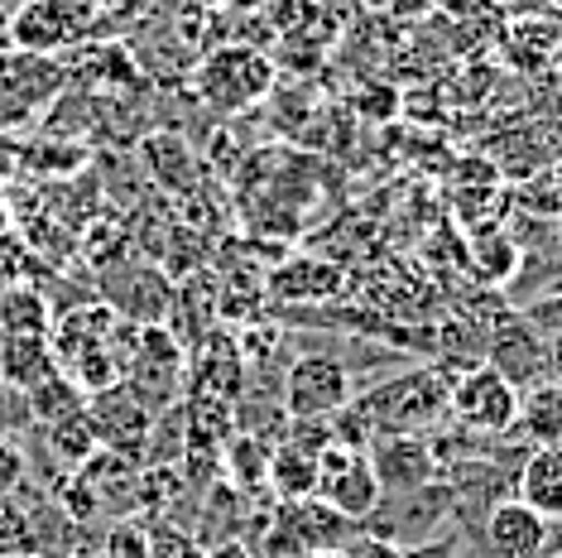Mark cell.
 Segmentation results:
<instances>
[{
	"instance_id": "1",
	"label": "cell",
	"mask_w": 562,
	"mask_h": 558,
	"mask_svg": "<svg viewBox=\"0 0 562 558\" xmlns=\"http://www.w3.org/2000/svg\"><path fill=\"white\" fill-rule=\"evenodd\" d=\"M101 15L106 10L97 0H24V5L10 10L5 34H10V48H20V54L58 58L92 40Z\"/></svg>"
},
{
	"instance_id": "2",
	"label": "cell",
	"mask_w": 562,
	"mask_h": 558,
	"mask_svg": "<svg viewBox=\"0 0 562 558\" xmlns=\"http://www.w3.org/2000/svg\"><path fill=\"white\" fill-rule=\"evenodd\" d=\"M193 87L198 97L207 101L212 111L222 116H236V111L255 107L260 97H270L274 87V58L260 54L250 44H222V48H207L193 72Z\"/></svg>"
},
{
	"instance_id": "3",
	"label": "cell",
	"mask_w": 562,
	"mask_h": 558,
	"mask_svg": "<svg viewBox=\"0 0 562 558\" xmlns=\"http://www.w3.org/2000/svg\"><path fill=\"white\" fill-rule=\"evenodd\" d=\"M63 63L48 54L0 48V131H20L24 121L44 116L63 92Z\"/></svg>"
},
{
	"instance_id": "4",
	"label": "cell",
	"mask_w": 562,
	"mask_h": 558,
	"mask_svg": "<svg viewBox=\"0 0 562 558\" xmlns=\"http://www.w3.org/2000/svg\"><path fill=\"white\" fill-rule=\"evenodd\" d=\"M317 496H323L337 515L347 520H366L380 511V487L375 467H370V453L366 448H347V443L331 438L323 453H317Z\"/></svg>"
},
{
	"instance_id": "5",
	"label": "cell",
	"mask_w": 562,
	"mask_h": 558,
	"mask_svg": "<svg viewBox=\"0 0 562 558\" xmlns=\"http://www.w3.org/2000/svg\"><path fill=\"white\" fill-rule=\"evenodd\" d=\"M447 410L471 434H515L519 418V390L495 371V366H471L462 380L447 390Z\"/></svg>"
},
{
	"instance_id": "6",
	"label": "cell",
	"mask_w": 562,
	"mask_h": 558,
	"mask_svg": "<svg viewBox=\"0 0 562 558\" xmlns=\"http://www.w3.org/2000/svg\"><path fill=\"white\" fill-rule=\"evenodd\" d=\"M351 395V371L331 351H308L284 371V410L289 418H331L347 410Z\"/></svg>"
},
{
	"instance_id": "7",
	"label": "cell",
	"mask_w": 562,
	"mask_h": 558,
	"mask_svg": "<svg viewBox=\"0 0 562 558\" xmlns=\"http://www.w3.org/2000/svg\"><path fill=\"white\" fill-rule=\"evenodd\" d=\"M87 414H92V424L101 434V448H116L125 458H139V448H145L149 434H155V424H159V414L149 410L125 380L87 395Z\"/></svg>"
},
{
	"instance_id": "8",
	"label": "cell",
	"mask_w": 562,
	"mask_h": 558,
	"mask_svg": "<svg viewBox=\"0 0 562 558\" xmlns=\"http://www.w3.org/2000/svg\"><path fill=\"white\" fill-rule=\"evenodd\" d=\"M351 529L347 515H337L323 496H308V501H284V511L274 515V529H270V549L274 554H317V549H341V535Z\"/></svg>"
},
{
	"instance_id": "9",
	"label": "cell",
	"mask_w": 562,
	"mask_h": 558,
	"mask_svg": "<svg viewBox=\"0 0 562 558\" xmlns=\"http://www.w3.org/2000/svg\"><path fill=\"white\" fill-rule=\"evenodd\" d=\"M183 376H188V386H193V395H212V400L236 404L240 390H246V357H240L236 337L207 327V333L188 347Z\"/></svg>"
},
{
	"instance_id": "10",
	"label": "cell",
	"mask_w": 562,
	"mask_h": 558,
	"mask_svg": "<svg viewBox=\"0 0 562 558\" xmlns=\"http://www.w3.org/2000/svg\"><path fill=\"white\" fill-rule=\"evenodd\" d=\"M491 366L515 390H529V386H539V380H548V342L533 333L515 309H505L491 333Z\"/></svg>"
},
{
	"instance_id": "11",
	"label": "cell",
	"mask_w": 562,
	"mask_h": 558,
	"mask_svg": "<svg viewBox=\"0 0 562 558\" xmlns=\"http://www.w3.org/2000/svg\"><path fill=\"white\" fill-rule=\"evenodd\" d=\"M543 544H548V520L539 511H529L519 496L491 505V515H485V549L495 558H543Z\"/></svg>"
},
{
	"instance_id": "12",
	"label": "cell",
	"mask_w": 562,
	"mask_h": 558,
	"mask_svg": "<svg viewBox=\"0 0 562 558\" xmlns=\"http://www.w3.org/2000/svg\"><path fill=\"white\" fill-rule=\"evenodd\" d=\"M116 327H121V313L111 309V303H78V309H68L63 319L48 323V342H54V357L72 366L78 357H87V351L111 347Z\"/></svg>"
},
{
	"instance_id": "13",
	"label": "cell",
	"mask_w": 562,
	"mask_h": 558,
	"mask_svg": "<svg viewBox=\"0 0 562 558\" xmlns=\"http://www.w3.org/2000/svg\"><path fill=\"white\" fill-rule=\"evenodd\" d=\"M515 496L539 511L548 525L562 520V438L558 443H539L515 472Z\"/></svg>"
},
{
	"instance_id": "14",
	"label": "cell",
	"mask_w": 562,
	"mask_h": 558,
	"mask_svg": "<svg viewBox=\"0 0 562 558\" xmlns=\"http://www.w3.org/2000/svg\"><path fill=\"white\" fill-rule=\"evenodd\" d=\"M48 376H58V357L48 333H0V380L10 390L30 395Z\"/></svg>"
},
{
	"instance_id": "15",
	"label": "cell",
	"mask_w": 562,
	"mask_h": 558,
	"mask_svg": "<svg viewBox=\"0 0 562 558\" xmlns=\"http://www.w3.org/2000/svg\"><path fill=\"white\" fill-rule=\"evenodd\" d=\"M370 467L385 491H414L432 472V448L418 434H385L370 453Z\"/></svg>"
},
{
	"instance_id": "16",
	"label": "cell",
	"mask_w": 562,
	"mask_h": 558,
	"mask_svg": "<svg viewBox=\"0 0 562 558\" xmlns=\"http://www.w3.org/2000/svg\"><path fill=\"white\" fill-rule=\"evenodd\" d=\"M54 511L44 496L15 487L10 496H0V549H24L40 554L44 549V515Z\"/></svg>"
},
{
	"instance_id": "17",
	"label": "cell",
	"mask_w": 562,
	"mask_h": 558,
	"mask_svg": "<svg viewBox=\"0 0 562 558\" xmlns=\"http://www.w3.org/2000/svg\"><path fill=\"white\" fill-rule=\"evenodd\" d=\"M515 428L539 448V443H558L562 438V380H539V386L519 390V418Z\"/></svg>"
},
{
	"instance_id": "18",
	"label": "cell",
	"mask_w": 562,
	"mask_h": 558,
	"mask_svg": "<svg viewBox=\"0 0 562 558\" xmlns=\"http://www.w3.org/2000/svg\"><path fill=\"white\" fill-rule=\"evenodd\" d=\"M265 481L274 487L279 501H308L317 496V453L299 448V443H279L265 467Z\"/></svg>"
},
{
	"instance_id": "19",
	"label": "cell",
	"mask_w": 562,
	"mask_h": 558,
	"mask_svg": "<svg viewBox=\"0 0 562 558\" xmlns=\"http://www.w3.org/2000/svg\"><path fill=\"white\" fill-rule=\"evenodd\" d=\"M337 289H341V270L337 265H323V260H289V265H279L270 279V294L293 299V303L327 299V294H337Z\"/></svg>"
},
{
	"instance_id": "20",
	"label": "cell",
	"mask_w": 562,
	"mask_h": 558,
	"mask_svg": "<svg viewBox=\"0 0 562 558\" xmlns=\"http://www.w3.org/2000/svg\"><path fill=\"white\" fill-rule=\"evenodd\" d=\"M139 155L149 159V169H155V179L164 188H173V193H188V188L198 183V169H193V155H188V145L183 140H173V135H149L145 145H139Z\"/></svg>"
},
{
	"instance_id": "21",
	"label": "cell",
	"mask_w": 562,
	"mask_h": 558,
	"mask_svg": "<svg viewBox=\"0 0 562 558\" xmlns=\"http://www.w3.org/2000/svg\"><path fill=\"white\" fill-rule=\"evenodd\" d=\"M44 428H48V443H54V453L68 467H82L101 448V434H97L92 414H87V404H78V410H68V414H58L54 424H44Z\"/></svg>"
},
{
	"instance_id": "22",
	"label": "cell",
	"mask_w": 562,
	"mask_h": 558,
	"mask_svg": "<svg viewBox=\"0 0 562 558\" xmlns=\"http://www.w3.org/2000/svg\"><path fill=\"white\" fill-rule=\"evenodd\" d=\"M515 198H519L515 208L524 212V217L562 226V164H548V169H539L533 179H524L515 188Z\"/></svg>"
},
{
	"instance_id": "23",
	"label": "cell",
	"mask_w": 562,
	"mask_h": 558,
	"mask_svg": "<svg viewBox=\"0 0 562 558\" xmlns=\"http://www.w3.org/2000/svg\"><path fill=\"white\" fill-rule=\"evenodd\" d=\"M48 323H54V313H48V299L40 289H0V333H48Z\"/></svg>"
},
{
	"instance_id": "24",
	"label": "cell",
	"mask_w": 562,
	"mask_h": 558,
	"mask_svg": "<svg viewBox=\"0 0 562 558\" xmlns=\"http://www.w3.org/2000/svg\"><path fill=\"white\" fill-rule=\"evenodd\" d=\"M24 400H30V414L40 418V424H54L58 414H68V410H78V404H87L78 395V386H72V376H63V371L48 376L44 386H34Z\"/></svg>"
},
{
	"instance_id": "25",
	"label": "cell",
	"mask_w": 562,
	"mask_h": 558,
	"mask_svg": "<svg viewBox=\"0 0 562 558\" xmlns=\"http://www.w3.org/2000/svg\"><path fill=\"white\" fill-rule=\"evenodd\" d=\"M101 558H149V525L116 520V525L101 535Z\"/></svg>"
},
{
	"instance_id": "26",
	"label": "cell",
	"mask_w": 562,
	"mask_h": 558,
	"mask_svg": "<svg viewBox=\"0 0 562 558\" xmlns=\"http://www.w3.org/2000/svg\"><path fill=\"white\" fill-rule=\"evenodd\" d=\"M519 319L529 323L533 333L548 342V347H553V342H562V289H548V294L529 299V303H524Z\"/></svg>"
},
{
	"instance_id": "27",
	"label": "cell",
	"mask_w": 562,
	"mask_h": 558,
	"mask_svg": "<svg viewBox=\"0 0 562 558\" xmlns=\"http://www.w3.org/2000/svg\"><path fill=\"white\" fill-rule=\"evenodd\" d=\"M476 260L491 284H505V279H515V270H519V246L509 236H485V246H476Z\"/></svg>"
},
{
	"instance_id": "28",
	"label": "cell",
	"mask_w": 562,
	"mask_h": 558,
	"mask_svg": "<svg viewBox=\"0 0 562 558\" xmlns=\"http://www.w3.org/2000/svg\"><path fill=\"white\" fill-rule=\"evenodd\" d=\"M82 250H87V260L92 265H111L125 250V232L116 222H92L87 226V236H82Z\"/></svg>"
},
{
	"instance_id": "29",
	"label": "cell",
	"mask_w": 562,
	"mask_h": 558,
	"mask_svg": "<svg viewBox=\"0 0 562 558\" xmlns=\"http://www.w3.org/2000/svg\"><path fill=\"white\" fill-rule=\"evenodd\" d=\"M149 558H207V549L193 535H183V529L159 525L149 529Z\"/></svg>"
},
{
	"instance_id": "30",
	"label": "cell",
	"mask_w": 562,
	"mask_h": 558,
	"mask_svg": "<svg viewBox=\"0 0 562 558\" xmlns=\"http://www.w3.org/2000/svg\"><path fill=\"white\" fill-rule=\"evenodd\" d=\"M24 477H30V458H24V448L10 434H0V496H10L15 487H24Z\"/></svg>"
},
{
	"instance_id": "31",
	"label": "cell",
	"mask_w": 562,
	"mask_h": 558,
	"mask_svg": "<svg viewBox=\"0 0 562 558\" xmlns=\"http://www.w3.org/2000/svg\"><path fill=\"white\" fill-rule=\"evenodd\" d=\"M347 558H408L400 544H390V539H356L351 549H347Z\"/></svg>"
},
{
	"instance_id": "32",
	"label": "cell",
	"mask_w": 562,
	"mask_h": 558,
	"mask_svg": "<svg viewBox=\"0 0 562 558\" xmlns=\"http://www.w3.org/2000/svg\"><path fill=\"white\" fill-rule=\"evenodd\" d=\"M207 558H260L250 549V544H240V539H222L216 549H207Z\"/></svg>"
},
{
	"instance_id": "33",
	"label": "cell",
	"mask_w": 562,
	"mask_h": 558,
	"mask_svg": "<svg viewBox=\"0 0 562 558\" xmlns=\"http://www.w3.org/2000/svg\"><path fill=\"white\" fill-rule=\"evenodd\" d=\"M222 10H232V15H255V10H265L270 0H216Z\"/></svg>"
},
{
	"instance_id": "34",
	"label": "cell",
	"mask_w": 562,
	"mask_h": 558,
	"mask_svg": "<svg viewBox=\"0 0 562 558\" xmlns=\"http://www.w3.org/2000/svg\"><path fill=\"white\" fill-rule=\"evenodd\" d=\"M548 376L562 380V342H553V347H548Z\"/></svg>"
},
{
	"instance_id": "35",
	"label": "cell",
	"mask_w": 562,
	"mask_h": 558,
	"mask_svg": "<svg viewBox=\"0 0 562 558\" xmlns=\"http://www.w3.org/2000/svg\"><path fill=\"white\" fill-rule=\"evenodd\" d=\"M303 558H347V549H317V554H303Z\"/></svg>"
},
{
	"instance_id": "36",
	"label": "cell",
	"mask_w": 562,
	"mask_h": 558,
	"mask_svg": "<svg viewBox=\"0 0 562 558\" xmlns=\"http://www.w3.org/2000/svg\"><path fill=\"white\" fill-rule=\"evenodd\" d=\"M0 558H48V554H24V549H0Z\"/></svg>"
},
{
	"instance_id": "37",
	"label": "cell",
	"mask_w": 562,
	"mask_h": 558,
	"mask_svg": "<svg viewBox=\"0 0 562 558\" xmlns=\"http://www.w3.org/2000/svg\"><path fill=\"white\" fill-rule=\"evenodd\" d=\"M97 5H101V10H121L125 0H97Z\"/></svg>"
},
{
	"instance_id": "38",
	"label": "cell",
	"mask_w": 562,
	"mask_h": 558,
	"mask_svg": "<svg viewBox=\"0 0 562 558\" xmlns=\"http://www.w3.org/2000/svg\"><path fill=\"white\" fill-rule=\"evenodd\" d=\"M553 68H558V72H562V44H558V58H553Z\"/></svg>"
},
{
	"instance_id": "39",
	"label": "cell",
	"mask_w": 562,
	"mask_h": 558,
	"mask_svg": "<svg viewBox=\"0 0 562 558\" xmlns=\"http://www.w3.org/2000/svg\"><path fill=\"white\" fill-rule=\"evenodd\" d=\"M68 558H87V554H68Z\"/></svg>"
},
{
	"instance_id": "40",
	"label": "cell",
	"mask_w": 562,
	"mask_h": 558,
	"mask_svg": "<svg viewBox=\"0 0 562 558\" xmlns=\"http://www.w3.org/2000/svg\"><path fill=\"white\" fill-rule=\"evenodd\" d=\"M553 558H562V554H553Z\"/></svg>"
}]
</instances>
